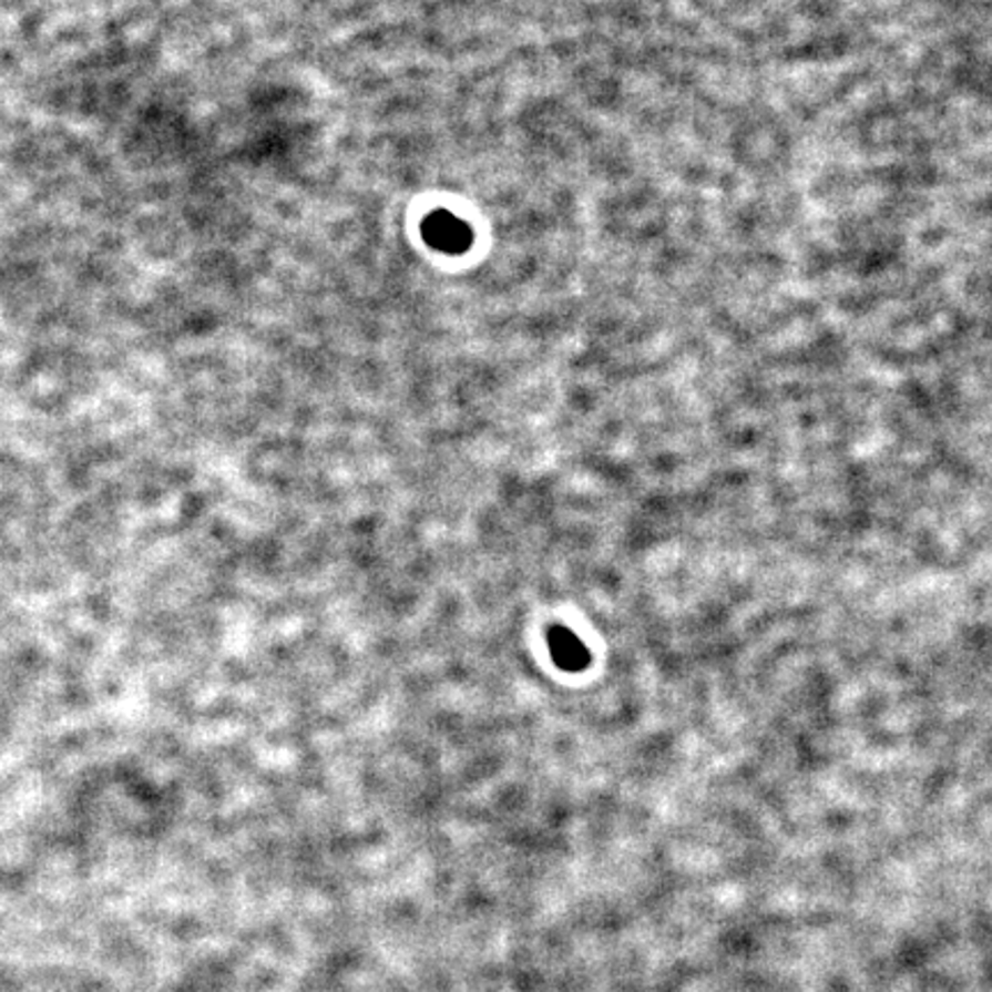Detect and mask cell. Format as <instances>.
<instances>
[{
    "instance_id": "6da1fadb",
    "label": "cell",
    "mask_w": 992,
    "mask_h": 992,
    "mask_svg": "<svg viewBox=\"0 0 992 992\" xmlns=\"http://www.w3.org/2000/svg\"><path fill=\"white\" fill-rule=\"evenodd\" d=\"M423 235L428 244L446 253H462L471 244V233L467 228V223L448 212H434L432 216H428Z\"/></svg>"
},
{
    "instance_id": "7a4b0ae2",
    "label": "cell",
    "mask_w": 992,
    "mask_h": 992,
    "mask_svg": "<svg viewBox=\"0 0 992 992\" xmlns=\"http://www.w3.org/2000/svg\"><path fill=\"white\" fill-rule=\"evenodd\" d=\"M550 651H552L556 664L561 668H567V671H582L589 664V659H591L589 651L582 646L580 638L574 636L572 632L563 630V627L552 630V634H550Z\"/></svg>"
}]
</instances>
